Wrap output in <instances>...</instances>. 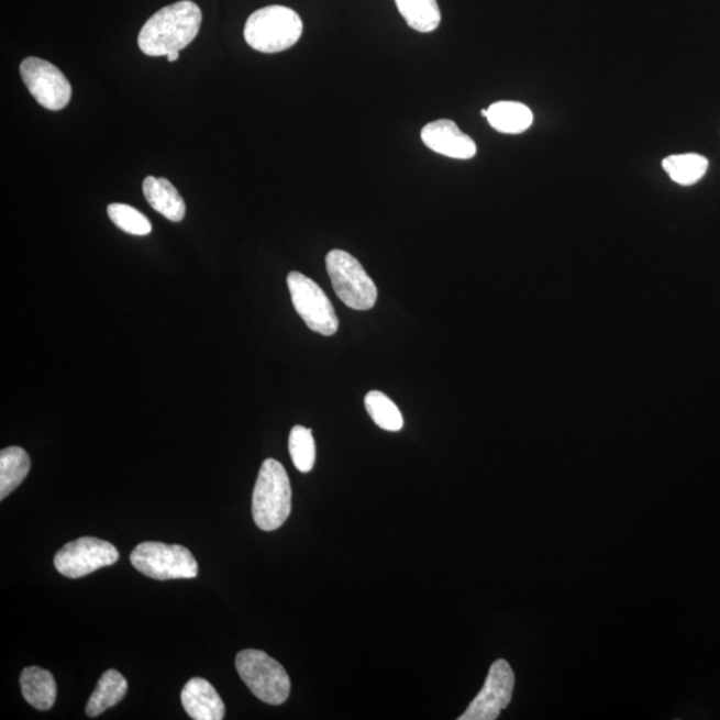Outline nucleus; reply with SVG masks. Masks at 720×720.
Returning a JSON list of instances; mask_svg holds the SVG:
<instances>
[{
    "label": "nucleus",
    "mask_w": 720,
    "mask_h": 720,
    "mask_svg": "<svg viewBox=\"0 0 720 720\" xmlns=\"http://www.w3.org/2000/svg\"><path fill=\"white\" fill-rule=\"evenodd\" d=\"M202 11L191 0L166 5L148 19L137 36V45L148 56L179 53L196 40Z\"/></svg>",
    "instance_id": "nucleus-1"
},
{
    "label": "nucleus",
    "mask_w": 720,
    "mask_h": 720,
    "mask_svg": "<svg viewBox=\"0 0 720 720\" xmlns=\"http://www.w3.org/2000/svg\"><path fill=\"white\" fill-rule=\"evenodd\" d=\"M303 33L302 19L285 5H267L250 15L244 40L255 52L277 54L297 45Z\"/></svg>",
    "instance_id": "nucleus-2"
},
{
    "label": "nucleus",
    "mask_w": 720,
    "mask_h": 720,
    "mask_svg": "<svg viewBox=\"0 0 720 720\" xmlns=\"http://www.w3.org/2000/svg\"><path fill=\"white\" fill-rule=\"evenodd\" d=\"M290 479L281 463L266 459L259 469L253 494V517L263 531H275L284 525L291 512Z\"/></svg>",
    "instance_id": "nucleus-3"
},
{
    "label": "nucleus",
    "mask_w": 720,
    "mask_h": 720,
    "mask_svg": "<svg viewBox=\"0 0 720 720\" xmlns=\"http://www.w3.org/2000/svg\"><path fill=\"white\" fill-rule=\"evenodd\" d=\"M237 674L256 698L273 706L284 705L291 691L290 676L265 651L243 650L236 655Z\"/></svg>",
    "instance_id": "nucleus-4"
},
{
    "label": "nucleus",
    "mask_w": 720,
    "mask_h": 720,
    "mask_svg": "<svg viewBox=\"0 0 720 720\" xmlns=\"http://www.w3.org/2000/svg\"><path fill=\"white\" fill-rule=\"evenodd\" d=\"M325 268L336 296L350 309L367 311L377 303V286L352 254L331 250L325 256Z\"/></svg>",
    "instance_id": "nucleus-5"
},
{
    "label": "nucleus",
    "mask_w": 720,
    "mask_h": 720,
    "mask_svg": "<svg viewBox=\"0 0 720 720\" xmlns=\"http://www.w3.org/2000/svg\"><path fill=\"white\" fill-rule=\"evenodd\" d=\"M130 561L137 572L156 580L192 579L199 573L191 551L179 544L143 542L131 553Z\"/></svg>",
    "instance_id": "nucleus-6"
},
{
    "label": "nucleus",
    "mask_w": 720,
    "mask_h": 720,
    "mask_svg": "<svg viewBox=\"0 0 720 720\" xmlns=\"http://www.w3.org/2000/svg\"><path fill=\"white\" fill-rule=\"evenodd\" d=\"M288 290L291 293L293 307L303 322L315 333L331 336L340 328V321L331 300L321 286L306 275L292 272L287 277Z\"/></svg>",
    "instance_id": "nucleus-7"
},
{
    "label": "nucleus",
    "mask_w": 720,
    "mask_h": 720,
    "mask_svg": "<svg viewBox=\"0 0 720 720\" xmlns=\"http://www.w3.org/2000/svg\"><path fill=\"white\" fill-rule=\"evenodd\" d=\"M119 553L114 544L98 538L84 536L67 543L55 555V567L67 578L78 579L97 569L114 565Z\"/></svg>",
    "instance_id": "nucleus-8"
},
{
    "label": "nucleus",
    "mask_w": 720,
    "mask_h": 720,
    "mask_svg": "<svg viewBox=\"0 0 720 720\" xmlns=\"http://www.w3.org/2000/svg\"><path fill=\"white\" fill-rule=\"evenodd\" d=\"M21 77L31 96L43 108L59 111L70 103L73 96L70 81L49 62L41 58L24 59L21 64Z\"/></svg>",
    "instance_id": "nucleus-9"
},
{
    "label": "nucleus",
    "mask_w": 720,
    "mask_h": 720,
    "mask_svg": "<svg viewBox=\"0 0 720 720\" xmlns=\"http://www.w3.org/2000/svg\"><path fill=\"white\" fill-rule=\"evenodd\" d=\"M513 686H516V675L509 662L499 660L492 663L488 672L484 688L468 706L459 720H496L500 712L509 707Z\"/></svg>",
    "instance_id": "nucleus-10"
},
{
    "label": "nucleus",
    "mask_w": 720,
    "mask_h": 720,
    "mask_svg": "<svg viewBox=\"0 0 720 720\" xmlns=\"http://www.w3.org/2000/svg\"><path fill=\"white\" fill-rule=\"evenodd\" d=\"M421 137L425 147L431 152L447 156L453 159H472L477 155V143L472 136L463 133L450 119H440V121L425 124Z\"/></svg>",
    "instance_id": "nucleus-11"
},
{
    "label": "nucleus",
    "mask_w": 720,
    "mask_h": 720,
    "mask_svg": "<svg viewBox=\"0 0 720 720\" xmlns=\"http://www.w3.org/2000/svg\"><path fill=\"white\" fill-rule=\"evenodd\" d=\"M180 700L187 716L191 719L222 720L224 718L223 700L209 680L192 678L187 682L181 690Z\"/></svg>",
    "instance_id": "nucleus-12"
},
{
    "label": "nucleus",
    "mask_w": 720,
    "mask_h": 720,
    "mask_svg": "<svg viewBox=\"0 0 720 720\" xmlns=\"http://www.w3.org/2000/svg\"><path fill=\"white\" fill-rule=\"evenodd\" d=\"M143 193L148 204L168 221L180 222L185 218V200L170 180L147 177L143 181Z\"/></svg>",
    "instance_id": "nucleus-13"
},
{
    "label": "nucleus",
    "mask_w": 720,
    "mask_h": 720,
    "mask_svg": "<svg viewBox=\"0 0 720 720\" xmlns=\"http://www.w3.org/2000/svg\"><path fill=\"white\" fill-rule=\"evenodd\" d=\"M21 688L26 702L41 711L52 709L58 694L53 674L36 666L23 669Z\"/></svg>",
    "instance_id": "nucleus-14"
},
{
    "label": "nucleus",
    "mask_w": 720,
    "mask_h": 720,
    "mask_svg": "<svg viewBox=\"0 0 720 720\" xmlns=\"http://www.w3.org/2000/svg\"><path fill=\"white\" fill-rule=\"evenodd\" d=\"M487 121L494 130L502 134H522L531 128L534 114L528 106L502 100L487 109Z\"/></svg>",
    "instance_id": "nucleus-15"
},
{
    "label": "nucleus",
    "mask_w": 720,
    "mask_h": 720,
    "mask_svg": "<svg viewBox=\"0 0 720 720\" xmlns=\"http://www.w3.org/2000/svg\"><path fill=\"white\" fill-rule=\"evenodd\" d=\"M128 688V680L121 673H118L117 669H108L99 679L96 690L87 704V716L97 718L100 713L121 702Z\"/></svg>",
    "instance_id": "nucleus-16"
},
{
    "label": "nucleus",
    "mask_w": 720,
    "mask_h": 720,
    "mask_svg": "<svg viewBox=\"0 0 720 720\" xmlns=\"http://www.w3.org/2000/svg\"><path fill=\"white\" fill-rule=\"evenodd\" d=\"M30 456L22 447L3 448L0 453V499L9 497L30 473Z\"/></svg>",
    "instance_id": "nucleus-17"
},
{
    "label": "nucleus",
    "mask_w": 720,
    "mask_h": 720,
    "mask_svg": "<svg viewBox=\"0 0 720 720\" xmlns=\"http://www.w3.org/2000/svg\"><path fill=\"white\" fill-rule=\"evenodd\" d=\"M400 15L418 33H432L441 24V10L436 0H396Z\"/></svg>",
    "instance_id": "nucleus-18"
},
{
    "label": "nucleus",
    "mask_w": 720,
    "mask_h": 720,
    "mask_svg": "<svg viewBox=\"0 0 720 720\" xmlns=\"http://www.w3.org/2000/svg\"><path fill=\"white\" fill-rule=\"evenodd\" d=\"M662 166L675 184L691 186L705 177L709 160L699 154L669 155Z\"/></svg>",
    "instance_id": "nucleus-19"
},
{
    "label": "nucleus",
    "mask_w": 720,
    "mask_h": 720,
    "mask_svg": "<svg viewBox=\"0 0 720 720\" xmlns=\"http://www.w3.org/2000/svg\"><path fill=\"white\" fill-rule=\"evenodd\" d=\"M366 410L381 430L397 432L403 429L402 412L386 394L369 391L365 398Z\"/></svg>",
    "instance_id": "nucleus-20"
},
{
    "label": "nucleus",
    "mask_w": 720,
    "mask_h": 720,
    "mask_svg": "<svg viewBox=\"0 0 720 720\" xmlns=\"http://www.w3.org/2000/svg\"><path fill=\"white\" fill-rule=\"evenodd\" d=\"M288 450L293 465L300 473H310L315 465L317 447L314 436L310 429L303 425H296L288 437Z\"/></svg>",
    "instance_id": "nucleus-21"
},
{
    "label": "nucleus",
    "mask_w": 720,
    "mask_h": 720,
    "mask_svg": "<svg viewBox=\"0 0 720 720\" xmlns=\"http://www.w3.org/2000/svg\"><path fill=\"white\" fill-rule=\"evenodd\" d=\"M108 214L112 223L124 233L136 236L152 233L153 225L148 219L129 204L112 203L108 208Z\"/></svg>",
    "instance_id": "nucleus-22"
},
{
    "label": "nucleus",
    "mask_w": 720,
    "mask_h": 720,
    "mask_svg": "<svg viewBox=\"0 0 720 720\" xmlns=\"http://www.w3.org/2000/svg\"><path fill=\"white\" fill-rule=\"evenodd\" d=\"M178 58H179V53H171L167 55L168 62H175L178 60Z\"/></svg>",
    "instance_id": "nucleus-23"
}]
</instances>
